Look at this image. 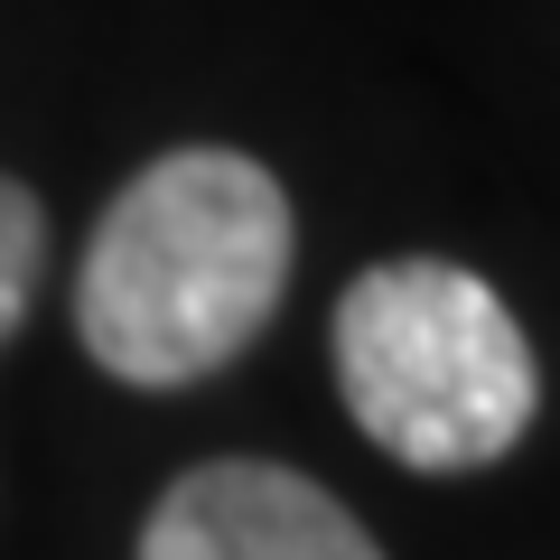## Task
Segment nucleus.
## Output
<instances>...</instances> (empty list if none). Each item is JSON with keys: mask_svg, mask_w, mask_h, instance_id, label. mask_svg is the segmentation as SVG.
Returning a JSON list of instances; mask_svg holds the SVG:
<instances>
[{"mask_svg": "<svg viewBox=\"0 0 560 560\" xmlns=\"http://www.w3.org/2000/svg\"><path fill=\"white\" fill-rule=\"evenodd\" d=\"M337 383L364 440L401 467H495L533 430V346L514 308L458 261H383L337 300Z\"/></svg>", "mask_w": 560, "mask_h": 560, "instance_id": "f03ea898", "label": "nucleus"}, {"mask_svg": "<svg viewBox=\"0 0 560 560\" xmlns=\"http://www.w3.org/2000/svg\"><path fill=\"white\" fill-rule=\"evenodd\" d=\"M140 560H383V551L327 486L271 458H215L187 467L150 504Z\"/></svg>", "mask_w": 560, "mask_h": 560, "instance_id": "7ed1b4c3", "label": "nucleus"}, {"mask_svg": "<svg viewBox=\"0 0 560 560\" xmlns=\"http://www.w3.org/2000/svg\"><path fill=\"white\" fill-rule=\"evenodd\" d=\"M290 197L243 150H168L113 197L75 280V337L113 383H206L271 327Z\"/></svg>", "mask_w": 560, "mask_h": 560, "instance_id": "f257e3e1", "label": "nucleus"}, {"mask_svg": "<svg viewBox=\"0 0 560 560\" xmlns=\"http://www.w3.org/2000/svg\"><path fill=\"white\" fill-rule=\"evenodd\" d=\"M38 253H47V215L20 178H0V337L20 327L28 290H38Z\"/></svg>", "mask_w": 560, "mask_h": 560, "instance_id": "20e7f679", "label": "nucleus"}]
</instances>
